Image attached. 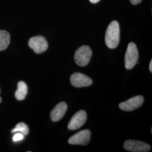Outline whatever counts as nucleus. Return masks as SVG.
Returning a JSON list of instances; mask_svg holds the SVG:
<instances>
[{
    "instance_id": "12",
    "label": "nucleus",
    "mask_w": 152,
    "mask_h": 152,
    "mask_svg": "<svg viewBox=\"0 0 152 152\" xmlns=\"http://www.w3.org/2000/svg\"><path fill=\"white\" fill-rule=\"evenodd\" d=\"M10 43V36L8 32L5 30H0V51L7 48Z\"/></svg>"
},
{
    "instance_id": "4",
    "label": "nucleus",
    "mask_w": 152,
    "mask_h": 152,
    "mask_svg": "<svg viewBox=\"0 0 152 152\" xmlns=\"http://www.w3.org/2000/svg\"><path fill=\"white\" fill-rule=\"evenodd\" d=\"M28 46L33 50L36 54H41L47 50L48 48V43L43 36H37L29 39Z\"/></svg>"
},
{
    "instance_id": "11",
    "label": "nucleus",
    "mask_w": 152,
    "mask_h": 152,
    "mask_svg": "<svg viewBox=\"0 0 152 152\" xmlns=\"http://www.w3.org/2000/svg\"><path fill=\"white\" fill-rule=\"evenodd\" d=\"M28 93L27 84L23 81H20L18 83V89L15 93V97L18 100H24Z\"/></svg>"
},
{
    "instance_id": "3",
    "label": "nucleus",
    "mask_w": 152,
    "mask_h": 152,
    "mask_svg": "<svg viewBox=\"0 0 152 152\" xmlns=\"http://www.w3.org/2000/svg\"><path fill=\"white\" fill-rule=\"evenodd\" d=\"M92 50L91 48L86 46H82L76 50L75 54V60L77 64L85 66L90 62L92 56Z\"/></svg>"
},
{
    "instance_id": "17",
    "label": "nucleus",
    "mask_w": 152,
    "mask_h": 152,
    "mask_svg": "<svg viewBox=\"0 0 152 152\" xmlns=\"http://www.w3.org/2000/svg\"><path fill=\"white\" fill-rule=\"evenodd\" d=\"M149 71H151V72H152V60L151 61L150 64H149Z\"/></svg>"
},
{
    "instance_id": "8",
    "label": "nucleus",
    "mask_w": 152,
    "mask_h": 152,
    "mask_svg": "<svg viewBox=\"0 0 152 152\" xmlns=\"http://www.w3.org/2000/svg\"><path fill=\"white\" fill-rule=\"evenodd\" d=\"M144 98L141 95H138L121 103L119 107L125 111H132L140 107L144 103Z\"/></svg>"
},
{
    "instance_id": "18",
    "label": "nucleus",
    "mask_w": 152,
    "mask_h": 152,
    "mask_svg": "<svg viewBox=\"0 0 152 152\" xmlns=\"http://www.w3.org/2000/svg\"><path fill=\"white\" fill-rule=\"evenodd\" d=\"M0 93H1V90H0ZM1 102H2V99L0 97V103H1Z\"/></svg>"
},
{
    "instance_id": "10",
    "label": "nucleus",
    "mask_w": 152,
    "mask_h": 152,
    "mask_svg": "<svg viewBox=\"0 0 152 152\" xmlns=\"http://www.w3.org/2000/svg\"><path fill=\"white\" fill-rule=\"evenodd\" d=\"M67 110V104L65 102H60L57 104L51 112L50 117L53 122L60 121L64 115Z\"/></svg>"
},
{
    "instance_id": "9",
    "label": "nucleus",
    "mask_w": 152,
    "mask_h": 152,
    "mask_svg": "<svg viewBox=\"0 0 152 152\" xmlns=\"http://www.w3.org/2000/svg\"><path fill=\"white\" fill-rule=\"evenodd\" d=\"M71 84L76 87H87L92 85V80L88 76L81 73H75L70 78Z\"/></svg>"
},
{
    "instance_id": "6",
    "label": "nucleus",
    "mask_w": 152,
    "mask_h": 152,
    "mask_svg": "<svg viewBox=\"0 0 152 152\" xmlns=\"http://www.w3.org/2000/svg\"><path fill=\"white\" fill-rule=\"evenodd\" d=\"M87 120V113L83 110H81L77 112L71 118L68 125V128L70 130H76L85 124Z\"/></svg>"
},
{
    "instance_id": "2",
    "label": "nucleus",
    "mask_w": 152,
    "mask_h": 152,
    "mask_svg": "<svg viewBox=\"0 0 152 152\" xmlns=\"http://www.w3.org/2000/svg\"><path fill=\"white\" fill-rule=\"evenodd\" d=\"M139 59V52L136 44L130 42L129 44L125 54V67L127 69H132L136 65Z\"/></svg>"
},
{
    "instance_id": "7",
    "label": "nucleus",
    "mask_w": 152,
    "mask_h": 152,
    "mask_svg": "<svg viewBox=\"0 0 152 152\" xmlns=\"http://www.w3.org/2000/svg\"><path fill=\"white\" fill-rule=\"evenodd\" d=\"M90 130H83L71 136L68 142L72 145H87L90 140Z\"/></svg>"
},
{
    "instance_id": "15",
    "label": "nucleus",
    "mask_w": 152,
    "mask_h": 152,
    "mask_svg": "<svg viewBox=\"0 0 152 152\" xmlns=\"http://www.w3.org/2000/svg\"><path fill=\"white\" fill-rule=\"evenodd\" d=\"M130 1L131 3L132 4V5H137L138 4L140 3L141 2V0H130Z\"/></svg>"
},
{
    "instance_id": "16",
    "label": "nucleus",
    "mask_w": 152,
    "mask_h": 152,
    "mask_svg": "<svg viewBox=\"0 0 152 152\" xmlns=\"http://www.w3.org/2000/svg\"><path fill=\"white\" fill-rule=\"evenodd\" d=\"M100 0H90V1L92 3V4H96L99 1H100Z\"/></svg>"
},
{
    "instance_id": "5",
    "label": "nucleus",
    "mask_w": 152,
    "mask_h": 152,
    "mask_svg": "<svg viewBox=\"0 0 152 152\" xmlns=\"http://www.w3.org/2000/svg\"><path fill=\"white\" fill-rule=\"evenodd\" d=\"M124 148L126 151L132 152H147L151 148L149 144L143 141L128 140L124 143Z\"/></svg>"
},
{
    "instance_id": "1",
    "label": "nucleus",
    "mask_w": 152,
    "mask_h": 152,
    "mask_svg": "<svg viewBox=\"0 0 152 152\" xmlns=\"http://www.w3.org/2000/svg\"><path fill=\"white\" fill-rule=\"evenodd\" d=\"M120 28L119 23L114 20L107 28L105 36V42L110 49L116 48L120 42Z\"/></svg>"
},
{
    "instance_id": "13",
    "label": "nucleus",
    "mask_w": 152,
    "mask_h": 152,
    "mask_svg": "<svg viewBox=\"0 0 152 152\" xmlns=\"http://www.w3.org/2000/svg\"><path fill=\"white\" fill-rule=\"evenodd\" d=\"M12 133L20 132L23 134L24 136L27 135L29 134V129L27 125L24 122H20L15 126V127L11 130Z\"/></svg>"
},
{
    "instance_id": "14",
    "label": "nucleus",
    "mask_w": 152,
    "mask_h": 152,
    "mask_svg": "<svg viewBox=\"0 0 152 152\" xmlns=\"http://www.w3.org/2000/svg\"><path fill=\"white\" fill-rule=\"evenodd\" d=\"M24 135L23 134H22V133H20V132H18L13 136L12 140L14 142H17V141H21L24 139Z\"/></svg>"
}]
</instances>
